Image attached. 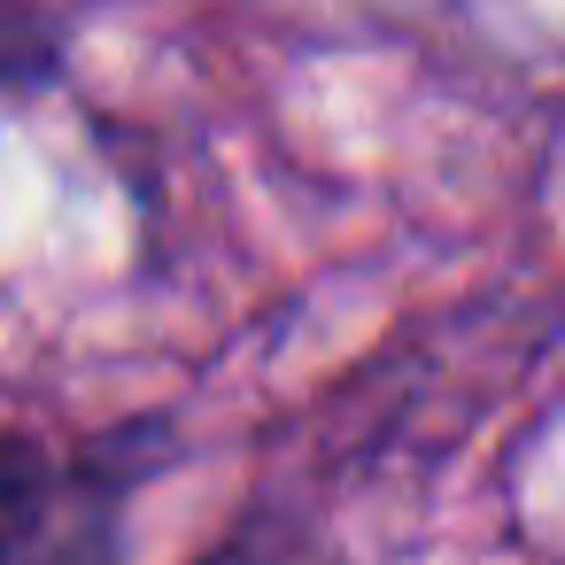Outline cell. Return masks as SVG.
I'll return each instance as SVG.
<instances>
[{
    "label": "cell",
    "instance_id": "obj_2",
    "mask_svg": "<svg viewBox=\"0 0 565 565\" xmlns=\"http://www.w3.org/2000/svg\"><path fill=\"white\" fill-rule=\"evenodd\" d=\"M202 565H341V550L318 542V534L295 526V519H248V526H233Z\"/></svg>",
    "mask_w": 565,
    "mask_h": 565
},
{
    "label": "cell",
    "instance_id": "obj_1",
    "mask_svg": "<svg viewBox=\"0 0 565 565\" xmlns=\"http://www.w3.org/2000/svg\"><path fill=\"white\" fill-rule=\"evenodd\" d=\"M132 441L55 457L32 434H0V565H117Z\"/></svg>",
    "mask_w": 565,
    "mask_h": 565
},
{
    "label": "cell",
    "instance_id": "obj_3",
    "mask_svg": "<svg viewBox=\"0 0 565 565\" xmlns=\"http://www.w3.org/2000/svg\"><path fill=\"white\" fill-rule=\"evenodd\" d=\"M55 71V24L40 0H0V86H40Z\"/></svg>",
    "mask_w": 565,
    "mask_h": 565
}]
</instances>
